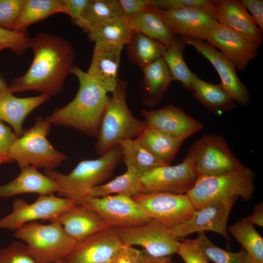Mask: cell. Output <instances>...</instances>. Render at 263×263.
I'll return each mask as SVG.
<instances>
[{"label": "cell", "mask_w": 263, "mask_h": 263, "mask_svg": "<svg viewBox=\"0 0 263 263\" xmlns=\"http://www.w3.org/2000/svg\"><path fill=\"white\" fill-rule=\"evenodd\" d=\"M33 53L32 63L22 75L8 86L12 93L35 91L50 96L60 93L76 58L72 44L61 37L37 33L29 40Z\"/></svg>", "instance_id": "cell-1"}, {"label": "cell", "mask_w": 263, "mask_h": 263, "mask_svg": "<svg viewBox=\"0 0 263 263\" xmlns=\"http://www.w3.org/2000/svg\"><path fill=\"white\" fill-rule=\"evenodd\" d=\"M70 73L79 81L75 96L64 106L56 109L45 119L52 125L74 129L96 137L100 120L110 98L108 92L78 66L73 65Z\"/></svg>", "instance_id": "cell-2"}, {"label": "cell", "mask_w": 263, "mask_h": 263, "mask_svg": "<svg viewBox=\"0 0 263 263\" xmlns=\"http://www.w3.org/2000/svg\"><path fill=\"white\" fill-rule=\"evenodd\" d=\"M126 80L118 78L99 125L96 152L100 156L119 146L120 142L136 138L146 127L144 119L135 117L128 106Z\"/></svg>", "instance_id": "cell-3"}, {"label": "cell", "mask_w": 263, "mask_h": 263, "mask_svg": "<svg viewBox=\"0 0 263 263\" xmlns=\"http://www.w3.org/2000/svg\"><path fill=\"white\" fill-rule=\"evenodd\" d=\"M122 159L120 146L95 159L80 162L68 174L54 169H44V174L53 179L59 187V196L76 202L87 197L94 187L103 184L113 174Z\"/></svg>", "instance_id": "cell-4"}, {"label": "cell", "mask_w": 263, "mask_h": 263, "mask_svg": "<svg viewBox=\"0 0 263 263\" xmlns=\"http://www.w3.org/2000/svg\"><path fill=\"white\" fill-rule=\"evenodd\" d=\"M52 124L37 116L34 125L24 130L11 146L8 156L20 169L27 166L54 169L67 159V156L56 150L48 140Z\"/></svg>", "instance_id": "cell-5"}, {"label": "cell", "mask_w": 263, "mask_h": 263, "mask_svg": "<svg viewBox=\"0 0 263 263\" xmlns=\"http://www.w3.org/2000/svg\"><path fill=\"white\" fill-rule=\"evenodd\" d=\"M254 172L249 167L198 179L187 193L195 209L234 197L250 201L255 188Z\"/></svg>", "instance_id": "cell-6"}, {"label": "cell", "mask_w": 263, "mask_h": 263, "mask_svg": "<svg viewBox=\"0 0 263 263\" xmlns=\"http://www.w3.org/2000/svg\"><path fill=\"white\" fill-rule=\"evenodd\" d=\"M44 225L37 221L26 224L14 236L25 242L31 254L39 263L62 261L73 250L77 242L57 222Z\"/></svg>", "instance_id": "cell-7"}, {"label": "cell", "mask_w": 263, "mask_h": 263, "mask_svg": "<svg viewBox=\"0 0 263 263\" xmlns=\"http://www.w3.org/2000/svg\"><path fill=\"white\" fill-rule=\"evenodd\" d=\"M192 165L198 179L235 170L244 165L221 135L206 134L189 147L185 158Z\"/></svg>", "instance_id": "cell-8"}, {"label": "cell", "mask_w": 263, "mask_h": 263, "mask_svg": "<svg viewBox=\"0 0 263 263\" xmlns=\"http://www.w3.org/2000/svg\"><path fill=\"white\" fill-rule=\"evenodd\" d=\"M76 205L94 211L109 227L114 228L139 226L152 220L132 197L124 195L87 196Z\"/></svg>", "instance_id": "cell-9"}, {"label": "cell", "mask_w": 263, "mask_h": 263, "mask_svg": "<svg viewBox=\"0 0 263 263\" xmlns=\"http://www.w3.org/2000/svg\"><path fill=\"white\" fill-rule=\"evenodd\" d=\"M132 198L151 219L169 228L187 221L195 210L187 193H140Z\"/></svg>", "instance_id": "cell-10"}, {"label": "cell", "mask_w": 263, "mask_h": 263, "mask_svg": "<svg viewBox=\"0 0 263 263\" xmlns=\"http://www.w3.org/2000/svg\"><path fill=\"white\" fill-rule=\"evenodd\" d=\"M76 205L75 200L54 194L39 195L30 204L19 198L13 202L11 212L0 219V229L16 231L30 222L38 220L51 221Z\"/></svg>", "instance_id": "cell-11"}, {"label": "cell", "mask_w": 263, "mask_h": 263, "mask_svg": "<svg viewBox=\"0 0 263 263\" xmlns=\"http://www.w3.org/2000/svg\"><path fill=\"white\" fill-rule=\"evenodd\" d=\"M115 229L124 244L139 245L152 256H171L177 252L180 241L169 228L154 220L139 226Z\"/></svg>", "instance_id": "cell-12"}, {"label": "cell", "mask_w": 263, "mask_h": 263, "mask_svg": "<svg viewBox=\"0 0 263 263\" xmlns=\"http://www.w3.org/2000/svg\"><path fill=\"white\" fill-rule=\"evenodd\" d=\"M198 177L191 164L184 159L180 164L158 167L140 178L141 193H187Z\"/></svg>", "instance_id": "cell-13"}, {"label": "cell", "mask_w": 263, "mask_h": 263, "mask_svg": "<svg viewBox=\"0 0 263 263\" xmlns=\"http://www.w3.org/2000/svg\"><path fill=\"white\" fill-rule=\"evenodd\" d=\"M238 198L216 202L195 209L192 217L176 227L170 228L178 240L194 232L210 231L230 240L227 224L231 210Z\"/></svg>", "instance_id": "cell-14"}, {"label": "cell", "mask_w": 263, "mask_h": 263, "mask_svg": "<svg viewBox=\"0 0 263 263\" xmlns=\"http://www.w3.org/2000/svg\"><path fill=\"white\" fill-rule=\"evenodd\" d=\"M183 38L212 64L220 77L221 85L235 102L246 106L250 101L249 90L238 76L234 64L207 41Z\"/></svg>", "instance_id": "cell-15"}, {"label": "cell", "mask_w": 263, "mask_h": 263, "mask_svg": "<svg viewBox=\"0 0 263 263\" xmlns=\"http://www.w3.org/2000/svg\"><path fill=\"white\" fill-rule=\"evenodd\" d=\"M164 19L176 36L205 41L218 22L214 12L204 8H187L162 11Z\"/></svg>", "instance_id": "cell-16"}, {"label": "cell", "mask_w": 263, "mask_h": 263, "mask_svg": "<svg viewBox=\"0 0 263 263\" xmlns=\"http://www.w3.org/2000/svg\"><path fill=\"white\" fill-rule=\"evenodd\" d=\"M124 244L114 228L109 227L77 242L63 263H105Z\"/></svg>", "instance_id": "cell-17"}, {"label": "cell", "mask_w": 263, "mask_h": 263, "mask_svg": "<svg viewBox=\"0 0 263 263\" xmlns=\"http://www.w3.org/2000/svg\"><path fill=\"white\" fill-rule=\"evenodd\" d=\"M206 40L218 48L240 71H244L257 57L258 50L261 46L249 42L235 31L218 22L210 30Z\"/></svg>", "instance_id": "cell-18"}, {"label": "cell", "mask_w": 263, "mask_h": 263, "mask_svg": "<svg viewBox=\"0 0 263 263\" xmlns=\"http://www.w3.org/2000/svg\"><path fill=\"white\" fill-rule=\"evenodd\" d=\"M141 113L147 127L185 140L204 127L201 122L173 104L155 110H142Z\"/></svg>", "instance_id": "cell-19"}, {"label": "cell", "mask_w": 263, "mask_h": 263, "mask_svg": "<svg viewBox=\"0 0 263 263\" xmlns=\"http://www.w3.org/2000/svg\"><path fill=\"white\" fill-rule=\"evenodd\" d=\"M217 22L235 31L249 42L261 45L263 34L241 0H213Z\"/></svg>", "instance_id": "cell-20"}, {"label": "cell", "mask_w": 263, "mask_h": 263, "mask_svg": "<svg viewBox=\"0 0 263 263\" xmlns=\"http://www.w3.org/2000/svg\"><path fill=\"white\" fill-rule=\"evenodd\" d=\"M124 46L105 42H95L88 75L108 93L116 86Z\"/></svg>", "instance_id": "cell-21"}, {"label": "cell", "mask_w": 263, "mask_h": 263, "mask_svg": "<svg viewBox=\"0 0 263 263\" xmlns=\"http://www.w3.org/2000/svg\"><path fill=\"white\" fill-rule=\"evenodd\" d=\"M45 94L25 98L15 96L2 81L0 91V121L9 124L18 137L22 134V125L26 117L33 110L48 100Z\"/></svg>", "instance_id": "cell-22"}, {"label": "cell", "mask_w": 263, "mask_h": 263, "mask_svg": "<svg viewBox=\"0 0 263 263\" xmlns=\"http://www.w3.org/2000/svg\"><path fill=\"white\" fill-rule=\"evenodd\" d=\"M53 221L59 223L66 233L76 242L109 227L95 212L78 205L50 222Z\"/></svg>", "instance_id": "cell-23"}, {"label": "cell", "mask_w": 263, "mask_h": 263, "mask_svg": "<svg viewBox=\"0 0 263 263\" xmlns=\"http://www.w3.org/2000/svg\"><path fill=\"white\" fill-rule=\"evenodd\" d=\"M20 170L15 179L0 185V198L27 193L41 195L58 192L59 187L57 183L49 176L40 172L38 169L29 166Z\"/></svg>", "instance_id": "cell-24"}, {"label": "cell", "mask_w": 263, "mask_h": 263, "mask_svg": "<svg viewBox=\"0 0 263 263\" xmlns=\"http://www.w3.org/2000/svg\"><path fill=\"white\" fill-rule=\"evenodd\" d=\"M141 69L144 75L141 84L142 101L144 105L152 107L162 100L172 78L162 57Z\"/></svg>", "instance_id": "cell-25"}, {"label": "cell", "mask_w": 263, "mask_h": 263, "mask_svg": "<svg viewBox=\"0 0 263 263\" xmlns=\"http://www.w3.org/2000/svg\"><path fill=\"white\" fill-rule=\"evenodd\" d=\"M130 22L134 31L150 37L166 47L170 45L176 36L165 21L162 10L151 4L130 19Z\"/></svg>", "instance_id": "cell-26"}, {"label": "cell", "mask_w": 263, "mask_h": 263, "mask_svg": "<svg viewBox=\"0 0 263 263\" xmlns=\"http://www.w3.org/2000/svg\"><path fill=\"white\" fill-rule=\"evenodd\" d=\"M134 139L155 157L169 165L185 140L147 126Z\"/></svg>", "instance_id": "cell-27"}, {"label": "cell", "mask_w": 263, "mask_h": 263, "mask_svg": "<svg viewBox=\"0 0 263 263\" xmlns=\"http://www.w3.org/2000/svg\"><path fill=\"white\" fill-rule=\"evenodd\" d=\"M191 91L198 102L218 115L236 108L235 101L220 84H211L197 76L193 81Z\"/></svg>", "instance_id": "cell-28"}, {"label": "cell", "mask_w": 263, "mask_h": 263, "mask_svg": "<svg viewBox=\"0 0 263 263\" xmlns=\"http://www.w3.org/2000/svg\"><path fill=\"white\" fill-rule=\"evenodd\" d=\"M119 146L127 169L140 178L155 168L169 165L155 157L134 139L122 140Z\"/></svg>", "instance_id": "cell-29"}, {"label": "cell", "mask_w": 263, "mask_h": 263, "mask_svg": "<svg viewBox=\"0 0 263 263\" xmlns=\"http://www.w3.org/2000/svg\"><path fill=\"white\" fill-rule=\"evenodd\" d=\"M122 16L118 0H89L79 19L75 23L88 33L112 19Z\"/></svg>", "instance_id": "cell-30"}, {"label": "cell", "mask_w": 263, "mask_h": 263, "mask_svg": "<svg viewBox=\"0 0 263 263\" xmlns=\"http://www.w3.org/2000/svg\"><path fill=\"white\" fill-rule=\"evenodd\" d=\"M187 45L182 37L175 36L170 45L165 48L162 57L172 80L180 82L185 88L191 91L193 81L197 75L189 70L185 61L183 54Z\"/></svg>", "instance_id": "cell-31"}, {"label": "cell", "mask_w": 263, "mask_h": 263, "mask_svg": "<svg viewBox=\"0 0 263 263\" xmlns=\"http://www.w3.org/2000/svg\"><path fill=\"white\" fill-rule=\"evenodd\" d=\"M58 13L66 14L62 0H24L13 30L26 32L31 24Z\"/></svg>", "instance_id": "cell-32"}, {"label": "cell", "mask_w": 263, "mask_h": 263, "mask_svg": "<svg viewBox=\"0 0 263 263\" xmlns=\"http://www.w3.org/2000/svg\"><path fill=\"white\" fill-rule=\"evenodd\" d=\"M134 33L130 19L120 16L112 19L88 32L90 40L128 45Z\"/></svg>", "instance_id": "cell-33"}, {"label": "cell", "mask_w": 263, "mask_h": 263, "mask_svg": "<svg viewBox=\"0 0 263 263\" xmlns=\"http://www.w3.org/2000/svg\"><path fill=\"white\" fill-rule=\"evenodd\" d=\"M127 54L130 63L141 68L162 57L166 48L150 37L134 31L127 45Z\"/></svg>", "instance_id": "cell-34"}, {"label": "cell", "mask_w": 263, "mask_h": 263, "mask_svg": "<svg viewBox=\"0 0 263 263\" xmlns=\"http://www.w3.org/2000/svg\"><path fill=\"white\" fill-rule=\"evenodd\" d=\"M227 231L244 249L250 263H263V238L246 218L235 223Z\"/></svg>", "instance_id": "cell-35"}, {"label": "cell", "mask_w": 263, "mask_h": 263, "mask_svg": "<svg viewBox=\"0 0 263 263\" xmlns=\"http://www.w3.org/2000/svg\"><path fill=\"white\" fill-rule=\"evenodd\" d=\"M141 190L140 178L127 169L125 173L111 181L94 187L88 196L97 198L118 194L132 197L141 193Z\"/></svg>", "instance_id": "cell-36"}, {"label": "cell", "mask_w": 263, "mask_h": 263, "mask_svg": "<svg viewBox=\"0 0 263 263\" xmlns=\"http://www.w3.org/2000/svg\"><path fill=\"white\" fill-rule=\"evenodd\" d=\"M192 241L208 260L214 263H250L248 255L242 246L237 252L224 250L213 244L204 231L199 232L197 238Z\"/></svg>", "instance_id": "cell-37"}, {"label": "cell", "mask_w": 263, "mask_h": 263, "mask_svg": "<svg viewBox=\"0 0 263 263\" xmlns=\"http://www.w3.org/2000/svg\"><path fill=\"white\" fill-rule=\"evenodd\" d=\"M0 263H39L31 254L27 245L15 242L0 248Z\"/></svg>", "instance_id": "cell-38"}, {"label": "cell", "mask_w": 263, "mask_h": 263, "mask_svg": "<svg viewBox=\"0 0 263 263\" xmlns=\"http://www.w3.org/2000/svg\"><path fill=\"white\" fill-rule=\"evenodd\" d=\"M30 38L27 32H17L0 27V45L10 49L18 55H22L29 48Z\"/></svg>", "instance_id": "cell-39"}, {"label": "cell", "mask_w": 263, "mask_h": 263, "mask_svg": "<svg viewBox=\"0 0 263 263\" xmlns=\"http://www.w3.org/2000/svg\"><path fill=\"white\" fill-rule=\"evenodd\" d=\"M24 0H0V27L13 30Z\"/></svg>", "instance_id": "cell-40"}, {"label": "cell", "mask_w": 263, "mask_h": 263, "mask_svg": "<svg viewBox=\"0 0 263 263\" xmlns=\"http://www.w3.org/2000/svg\"><path fill=\"white\" fill-rule=\"evenodd\" d=\"M151 4L162 11L200 8L214 12L213 1L210 0H151Z\"/></svg>", "instance_id": "cell-41"}, {"label": "cell", "mask_w": 263, "mask_h": 263, "mask_svg": "<svg viewBox=\"0 0 263 263\" xmlns=\"http://www.w3.org/2000/svg\"><path fill=\"white\" fill-rule=\"evenodd\" d=\"M179 240L180 244L177 254L185 263H209L204 253L192 240L181 239Z\"/></svg>", "instance_id": "cell-42"}, {"label": "cell", "mask_w": 263, "mask_h": 263, "mask_svg": "<svg viewBox=\"0 0 263 263\" xmlns=\"http://www.w3.org/2000/svg\"><path fill=\"white\" fill-rule=\"evenodd\" d=\"M139 253L140 250L124 244L114 253L109 263H136Z\"/></svg>", "instance_id": "cell-43"}, {"label": "cell", "mask_w": 263, "mask_h": 263, "mask_svg": "<svg viewBox=\"0 0 263 263\" xmlns=\"http://www.w3.org/2000/svg\"><path fill=\"white\" fill-rule=\"evenodd\" d=\"M123 16L131 19L151 4V0H118Z\"/></svg>", "instance_id": "cell-44"}, {"label": "cell", "mask_w": 263, "mask_h": 263, "mask_svg": "<svg viewBox=\"0 0 263 263\" xmlns=\"http://www.w3.org/2000/svg\"><path fill=\"white\" fill-rule=\"evenodd\" d=\"M18 138L11 128L0 121V157L10 158L9 150Z\"/></svg>", "instance_id": "cell-45"}, {"label": "cell", "mask_w": 263, "mask_h": 263, "mask_svg": "<svg viewBox=\"0 0 263 263\" xmlns=\"http://www.w3.org/2000/svg\"><path fill=\"white\" fill-rule=\"evenodd\" d=\"M247 10L251 14V16L255 23L263 33V0H241Z\"/></svg>", "instance_id": "cell-46"}, {"label": "cell", "mask_w": 263, "mask_h": 263, "mask_svg": "<svg viewBox=\"0 0 263 263\" xmlns=\"http://www.w3.org/2000/svg\"><path fill=\"white\" fill-rule=\"evenodd\" d=\"M89 0H62L66 8V14L69 15L75 23L80 18Z\"/></svg>", "instance_id": "cell-47"}, {"label": "cell", "mask_w": 263, "mask_h": 263, "mask_svg": "<svg viewBox=\"0 0 263 263\" xmlns=\"http://www.w3.org/2000/svg\"><path fill=\"white\" fill-rule=\"evenodd\" d=\"M136 263H173L171 256L156 257L147 253L144 249L140 250Z\"/></svg>", "instance_id": "cell-48"}, {"label": "cell", "mask_w": 263, "mask_h": 263, "mask_svg": "<svg viewBox=\"0 0 263 263\" xmlns=\"http://www.w3.org/2000/svg\"><path fill=\"white\" fill-rule=\"evenodd\" d=\"M246 220L253 225H256L263 226V205L260 203L254 207L253 212L246 218Z\"/></svg>", "instance_id": "cell-49"}, {"label": "cell", "mask_w": 263, "mask_h": 263, "mask_svg": "<svg viewBox=\"0 0 263 263\" xmlns=\"http://www.w3.org/2000/svg\"><path fill=\"white\" fill-rule=\"evenodd\" d=\"M12 162H13V160L10 158L0 157V165L2 164L11 163Z\"/></svg>", "instance_id": "cell-50"}, {"label": "cell", "mask_w": 263, "mask_h": 263, "mask_svg": "<svg viewBox=\"0 0 263 263\" xmlns=\"http://www.w3.org/2000/svg\"><path fill=\"white\" fill-rule=\"evenodd\" d=\"M6 48L5 47L2 45H0V50L4 49H6Z\"/></svg>", "instance_id": "cell-51"}, {"label": "cell", "mask_w": 263, "mask_h": 263, "mask_svg": "<svg viewBox=\"0 0 263 263\" xmlns=\"http://www.w3.org/2000/svg\"><path fill=\"white\" fill-rule=\"evenodd\" d=\"M2 81H1V80L0 79V91L1 90V87H2Z\"/></svg>", "instance_id": "cell-52"}, {"label": "cell", "mask_w": 263, "mask_h": 263, "mask_svg": "<svg viewBox=\"0 0 263 263\" xmlns=\"http://www.w3.org/2000/svg\"><path fill=\"white\" fill-rule=\"evenodd\" d=\"M63 263L61 261H60V262H57V263Z\"/></svg>", "instance_id": "cell-53"}, {"label": "cell", "mask_w": 263, "mask_h": 263, "mask_svg": "<svg viewBox=\"0 0 263 263\" xmlns=\"http://www.w3.org/2000/svg\"><path fill=\"white\" fill-rule=\"evenodd\" d=\"M109 263V261L107 262H106V263Z\"/></svg>", "instance_id": "cell-54"}]
</instances>
